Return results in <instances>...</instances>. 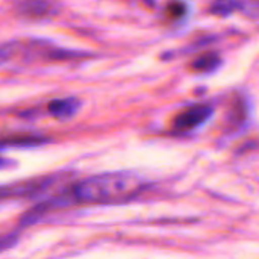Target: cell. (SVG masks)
I'll list each match as a JSON object with an SVG mask.
<instances>
[{
	"mask_svg": "<svg viewBox=\"0 0 259 259\" xmlns=\"http://www.w3.org/2000/svg\"><path fill=\"white\" fill-rule=\"evenodd\" d=\"M143 190V182L126 173L99 175L80 181L74 185V197L85 203H109L137 196Z\"/></svg>",
	"mask_w": 259,
	"mask_h": 259,
	"instance_id": "cell-1",
	"label": "cell"
},
{
	"mask_svg": "<svg viewBox=\"0 0 259 259\" xmlns=\"http://www.w3.org/2000/svg\"><path fill=\"white\" fill-rule=\"evenodd\" d=\"M212 115V108L209 105H194L181 111L175 120L173 126L179 131H191L203 124Z\"/></svg>",
	"mask_w": 259,
	"mask_h": 259,
	"instance_id": "cell-2",
	"label": "cell"
},
{
	"mask_svg": "<svg viewBox=\"0 0 259 259\" xmlns=\"http://www.w3.org/2000/svg\"><path fill=\"white\" fill-rule=\"evenodd\" d=\"M55 11L52 0H20L15 5V12L23 18L39 20L49 17Z\"/></svg>",
	"mask_w": 259,
	"mask_h": 259,
	"instance_id": "cell-3",
	"label": "cell"
},
{
	"mask_svg": "<svg viewBox=\"0 0 259 259\" xmlns=\"http://www.w3.org/2000/svg\"><path fill=\"white\" fill-rule=\"evenodd\" d=\"M79 108V102L76 99H61V100H53L49 105V111L52 115L58 118H68L71 117Z\"/></svg>",
	"mask_w": 259,
	"mask_h": 259,
	"instance_id": "cell-4",
	"label": "cell"
},
{
	"mask_svg": "<svg viewBox=\"0 0 259 259\" xmlns=\"http://www.w3.org/2000/svg\"><path fill=\"white\" fill-rule=\"evenodd\" d=\"M219 64H220V56H219L217 53L208 52V53H203V55L197 56V58L193 61L191 67H193V70H196V71H211V70H214Z\"/></svg>",
	"mask_w": 259,
	"mask_h": 259,
	"instance_id": "cell-5",
	"label": "cell"
},
{
	"mask_svg": "<svg viewBox=\"0 0 259 259\" xmlns=\"http://www.w3.org/2000/svg\"><path fill=\"white\" fill-rule=\"evenodd\" d=\"M237 5H238V2H237V0H217V2L212 5L211 11H212L214 14H220V15H223V14L232 12V9H235V6H237Z\"/></svg>",
	"mask_w": 259,
	"mask_h": 259,
	"instance_id": "cell-6",
	"label": "cell"
},
{
	"mask_svg": "<svg viewBox=\"0 0 259 259\" xmlns=\"http://www.w3.org/2000/svg\"><path fill=\"white\" fill-rule=\"evenodd\" d=\"M185 14V5L182 2H171L167 8V15L171 20H178Z\"/></svg>",
	"mask_w": 259,
	"mask_h": 259,
	"instance_id": "cell-7",
	"label": "cell"
}]
</instances>
